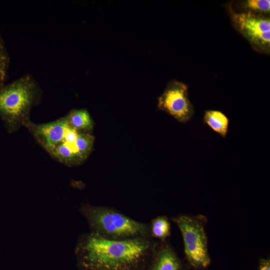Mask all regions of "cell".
I'll use <instances>...</instances> for the list:
<instances>
[{
	"label": "cell",
	"mask_w": 270,
	"mask_h": 270,
	"mask_svg": "<svg viewBox=\"0 0 270 270\" xmlns=\"http://www.w3.org/2000/svg\"><path fill=\"white\" fill-rule=\"evenodd\" d=\"M157 242L150 238L112 240L82 234L75 248L80 270H146Z\"/></svg>",
	"instance_id": "6da1fadb"
},
{
	"label": "cell",
	"mask_w": 270,
	"mask_h": 270,
	"mask_svg": "<svg viewBox=\"0 0 270 270\" xmlns=\"http://www.w3.org/2000/svg\"><path fill=\"white\" fill-rule=\"evenodd\" d=\"M79 212L90 232L112 240L150 238L149 223L138 222L110 206L82 204Z\"/></svg>",
	"instance_id": "7a4b0ae2"
},
{
	"label": "cell",
	"mask_w": 270,
	"mask_h": 270,
	"mask_svg": "<svg viewBox=\"0 0 270 270\" xmlns=\"http://www.w3.org/2000/svg\"><path fill=\"white\" fill-rule=\"evenodd\" d=\"M41 94L38 82L30 74L0 84V116L10 130L29 122L30 111Z\"/></svg>",
	"instance_id": "3957f363"
},
{
	"label": "cell",
	"mask_w": 270,
	"mask_h": 270,
	"mask_svg": "<svg viewBox=\"0 0 270 270\" xmlns=\"http://www.w3.org/2000/svg\"><path fill=\"white\" fill-rule=\"evenodd\" d=\"M206 218L202 216L180 214L172 218L180 230L186 258L196 268H204L210 262L205 230Z\"/></svg>",
	"instance_id": "277c9868"
},
{
	"label": "cell",
	"mask_w": 270,
	"mask_h": 270,
	"mask_svg": "<svg viewBox=\"0 0 270 270\" xmlns=\"http://www.w3.org/2000/svg\"><path fill=\"white\" fill-rule=\"evenodd\" d=\"M158 108L183 124L190 121L194 114V106L188 98V86L176 80L169 82L158 98Z\"/></svg>",
	"instance_id": "5b68a950"
},
{
	"label": "cell",
	"mask_w": 270,
	"mask_h": 270,
	"mask_svg": "<svg viewBox=\"0 0 270 270\" xmlns=\"http://www.w3.org/2000/svg\"><path fill=\"white\" fill-rule=\"evenodd\" d=\"M232 20L243 36L252 44L260 48L269 47L270 21L251 12H236L230 10Z\"/></svg>",
	"instance_id": "8992f818"
},
{
	"label": "cell",
	"mask_w": 270,
	"mask_h": 270,
	"mask_svg": "<svg viewBox=\"0 0 270 270\" xmlns=\"http://www.w3.org/2000/svg\"><path fill=\"white\" fill-rule=\"evenodd\" d=\"M26 126L38 142L50 154L55 147L63 141L69 124L66 116L44 124H36L29 122Z\"/></svg>",
	"instance_id": "52a82bcc"
},
{
	"label": "cell",
	"mask_w": 270,
	"mask_h": 270,
	"mask_svg": "<svg viewBox=\"0 0 270 270\" xmlns=\"http://www.w3.org/2000/svg\"><path fill=\"white\" fill-rule=\"evenodd\" d=\"M146 270H184V268L172 245L167 240H157Z\"/></svg>",
	"instance_id": "ba28073f"
},
{
	"label": "cell",
	"mask_w": 270,
	"mask_h": 270,
	"mask_svg": "<svg viewBox=\"0 0 270 270\" xmlns=\"http://www.w3.org/2000/svg\"><path fill=\"white\" fill-rule=\"evenodd\" d=\"M203 124L223 138L229 132L230 120L222 112L218 110H206L202 118Z\"/></svg>",
	"instance_id": "9c48e42d"
},
{
	"label": "cell",
	"mask_w": 270,
	"mask_h": 270,
	"mask_svg": "<svg viewBox=\"0 0 270 270\" xmlns=\"http://www.w3.org/2000/svg\"><path fill=\"white\" fill-rule=\"evenodd\" d=\"M149 224L150 236L152 239L165 242L170 236L171 224L167 216H158L152 218Z\"/></svg>",
	"instance_id": "30bf717a"
},
{
	"label": "cell",
	"mask_w": 270,
	"mask_h": 270,
	"mask_svg": "<svg viewBox=\"0 0 270 270\" xmlns=\"http://www.w3.org/2000/svg\"><path fill=\"white\" fill-rule=\"evenodd\" d=\"M50 154L60 162L69 165L81 162L77 155V150L74 144H69L62 142L57 145Z\"/></svg>",
	"instance_id": "8fae6325"
},
{
	"label": "cell",
	"mask_w": 270,
	"mask_h": 270,
	"mask_svg": "<svg viewBox=\"0 0 270 270\" xmlns=\"http://www.w3.org/2000/svg\"><path fill=\"white\" fill-rule=\"evenodd\" d=\"M66 117L69 126L77 130H89L93 128L92 118L86 109L72 110Z\"/></svg>",
	"instance_id": "7c38bea8"
},
{
	"label": "cell",
	"mask_w": 270,
	"mask_h": 270,
	"mask_svg": "<svg viewBox=\"0 0 270 270\" xmlns=\"http://www.w3.org/2000/svg\"><path fill=\"white\" fill-rule=\"evenodd\" d=\"M94 142V136L89 134H80L74 143L77 155L81 162L90 154Z\"/></svg>",
	"instance_id": "4fadbf2b"
},
{
	"label": "cell",
	"mask_w": 270,
	"mask_h": 270,
	"mask_svg": "<svg viewBox=\"0 0 270 270\" xmlns=\"http://www.w3.org/2000/svg\"><path fill=\"white\" fill-rule=\"evenodd\" d=\"M10 58L0 32V84L4 83L7 78Z\"/></svg>",
	"instance_id": "5bb4252c"
},
{
	"label": "cell",
	"mask_w": 270,
	"mask_h": 270,
	"mask_svg": "<svg viewBox=\"0 0 270 270\" xmlns=\"http://www.w3.org/2000/svg\"><path fill=\"white\" fill-rule=\"evenodd\" d=\"M244 6L251 10L268 12L270 10V0H248L245 2Z\"/></svg>",
	"instance_id": "9a60e30c"
},
{
	"label": "cell",
	"mask_w": 270,
	"mask_h": 270,
	"mask_svg": "<svg viewBox=\"0 0 270 270\" xmlns=\"http://www.w3.org/2000/svg\"><path fill=\"white\" fill-rule=\"evenodd\" d=\"M78 134L76 130L69 126L65 132L62 142L69 144H74Z\"/></svg>",
	"instance_id": "2e32d148"
},
{
	"label": "cell",
	"mask_w": 270,
	"mask_h": 270,
	"mask_svg": "<svg viewBox=\"0 0 270 270\" xmlns=\"http://www.w3.org/2000/svg\"><path fill=\"white\" fill-rule=\"evenodd\" d=\"M258 270H270V260L269 258L260 260Z\"/></svg>",
	"instance_id": "e0dca14e"
}]
</instances>
